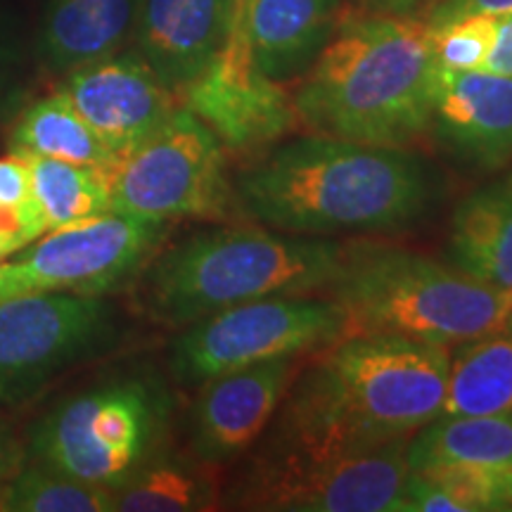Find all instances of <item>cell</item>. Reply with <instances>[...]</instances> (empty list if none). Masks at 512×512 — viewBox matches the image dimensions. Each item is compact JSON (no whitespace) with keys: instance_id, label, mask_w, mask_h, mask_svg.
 Segmentation results:
<instances>
[{"instance_id":"1","label":"cell","mask_w":512,"mask_h":512,"mask_svg":"<svg viewBox=\"0 0 512 512\" xmlns=\"http://www.w3.org/2000/svg\"><path fill=\"white\" fill-rule=\"evenodd\" d=\"M448 349L394 335L339 337L287 389L268 446L339 456L411 439L441 415Z\"/></svg>"},{"instance_id":"2","label":"cell","mask_w":512,"mask_h":512,"mask_svg":"<svg viewBox=\"0 0 512 512\" xmlns=\"http://www.w3.org/2000/svg\"><path fill=\"white\" fill-rule=\"evenodd\" d=\"M242 214L306 238L408 226L432 202V181L403 147L292 138L249 164L233 183Z\"/></svg>"},{"instance_id":"3","label":"cell","mask_w":512,"mask_h":512,"mask_svg":"<svg viewBox=\"0 0 512 512\" xmlns=\"http://www.w3.org/2000/svg\"><path fill=\"white\" fill-rule=\"evenodd\" d=\"M437 62L432 29L415 15H339L292 95L309 133L408 147L430 131Z\"/></svg>"},{"instance_id":"4","label":"cell","mask_w":512,"mask_h":512,"mask_svg":"<svg viewBox=\"0 0 512 512\" xmlns=\"http://www.w3.org/2000/svg\"><path fill=\"white\" fill-rule=\"evenodd\" d=\"M330 299L344 311V337L394 335L453 347L512 323V292L413 249L344 245Z\"/></svg>"},{"instance_id":"5","label":"cell","mask_w":512,"mask_h":512,"mask_svg":"<svg viewBox=\"0 0 512 512\" xmlns=\"http://www.w3.org/2000/svg\"><path fill=\"white\" fill-rule=\"evenodd\" d=\"M342 254V242L273 228L204 230L150 268L143 304L159 323L190 325L254 299L325 290Z\"/></svg>"},{"instance_id":"6","label":"cell","mask_w":512,"mask_h":512,"mask_svg":"<svg viewBox=\"0 0 512 512\" xmlns=\"http://www.w3.org/2000/svg\"><path fill=\"white\" fill-rule=\"evenodd\" d=\"M105 174L112 211L131 219H223L238 204L226 174V147L183 105Z\"/></svg>"},{"instance_id":"7","label":"cell","mask_w":512,"mask_h":512,"mask_svg":"<svg viewBox=\"0 0 512 512\" xmlns=\"http://www.w3.org/2000/svg\"><path fill=\"white\" fill-rule=\"evenodd\" d=\"M159 394L140 380H119L67 399L34 430L43 467L117 489L150 456L162 425Z\"/></svg>"},{"instance_id":"8","label":"cell","mask_w":512,"mask_h":512,"mask_svg":"<svg viewBox=\"0 0 512 512\" xmlns=\"http://www.w3.org/2000/svg\"><path fill=\"white\" fill-rule=\"evenodd\" d=\"M344 337L335 299L278 294L195 320L171 347V370L185 384L283 356L320 351Z\"/></svg>"},{"instance_id":"9","label":"cell","mask_w":512,"mask_h":512,"mask_svg":"<svg viewBox=\"0 0 512 512\" xmlns=\"http://www.w3.org/2000/svg\"><path fill=\"white\" fill-rule=\"evenodd\" d=\"M408 441L368 451L306 456L266 444L249 467L238 501L247 510L401 512Z\"/></svg>"},{"instance_id":"10","label":"cell","mask_w":512,"mask_h":512,"mask_svg":"<svg viewBox=\"0 0 512 512\" xmlns=\"http://www.w3.org/2000/svg\"><path fill=\"white\" fill-rule=\"evenodd\" d=\"M164 223L107 211L48 230L15 261H0V299L22 292L102 294L143 264Z\"/></svg>"},{"instance_id":"11","label":"cell","mask_w":512,"mask_h":512,"mask_svg":"<svg viewBox=\"0 0 512 512\" xmlns=\"http://www.w3.org/2000/svg\"><path fill=\"white\" fill-rule=\"evenodd\" d=\"M110 323L95 294L22 292L0 299V380L38 375L93 347Z\"/></svg>"},{"instance_id":"12","label":"cell","mask_w":512,"mask_h":512,"mask_svg":"<svg viewBox=\"0 0 512 512\" xmlns=\"http://www.w3.org/2000/svg\"><path fill=\"white\" fill-rule=\"evenodd\" d=\"M62 91L117 157L152 136L181 107L178 93L138 53H117L74 69Z\"/></svg>"},{"instance_id":"13","label":"cell","mask_w":512,"mask_h":512,"mask_svg":"<svg viewBox=\"0 0 512 512\" xmlns=\"http://www.w3.org/2000/svg\"><path fill=\"white\" fill-rule=\"evenodd\" d=\"M294 375L297 356H283L202 382L192 408V451L197 458L221 465L247 453L266 432Z\"/></svg>"},{"instance_id":"14","label":"cell","mask_w":512,"mask_h":512,"mask_svg":"<svg viewBox=\"0 0 512 512\" xmlns=\"http://www.w3.org/2000/svg\"><path fill=\"white\" fill-rule=\"evenodd\" d=\"M185 110L202 119L226 150L249 152L275 143L299 124L292 95L259 69L211 64L181 93Z\"/></svg>"},{"instance_id":"15","label":"cell","mask_w":512,"mask_h":512,"mask_svg":"<svg viewBox=\"0 0 512 512\" xmlns=\"http://www.w3.org/2000/svg\"><path fill=\"white\" fill-rule=\"evenodd\" d=\"M430 131L460 162L501 169L512 159V76L437 69Z\"/></svg>"},{"instance_id":"16","label":"cell","mask_w":512,"mask_h":512,"mask_svg":"<svg viewBox=\"0 0 512 512\" xmlns=\"http://www.w3.org/2000/svg\"><path fill=\"white\" fill-rule=\"evenodd\" d=\"M228 0H143L138 55L181 93L209 67L226 41Z\"/></svg>"},{"instance_id":"17","label":"cell","mask_w":512,"mask_h":512,"mask_svg":"<svg viewBox=\"0 0 512 512\" xmlns=\"http://www.w3.org/2000/svg\"><path fill=\"white\" fill-rule=\"evenodd\" d=\"M337 0H254L249 43L254 64L268 79L302 76L337 27Z\"/></svg>"},{"instance_id":"18","label":"cell","mask_w":512,"mask_h":512,"mask_svg":"<svg viewBox=\"0 0 512 512\" xmlns=\"http://www.w3.org/2000/svg\"><path fill=\"white\" fill-rule=\"evenodd\" d=\"M143 0H50L41 27V55L53 72H74L107 60L136 34Z\"/></svg>"},{"instance_id":"19","label":"cell","mask_w":512,"mask_h":512,"mask_svg":"<svg viewBox=\"0 0 512 512\" xmlns=\"http://www.w3.org/2000/svg\"><path fill=\"white\" fill-rule=\"evenodd\" d=\"M448 252L460 271L512 292V176L484 185L458 204Z\"/></svg>"},{"instance_id":"20","label":"cell","mask_w":512,"mask_h":512,"mask_svg":"<svg viewBox=\"0 0 512 512\" xmlns=\"http://www.w3.org/2000/svg\"><path fill=\"white\" fill-rule=\"evenodd\" d=\"M408 467L465 465L512 472V411L439 415L408 441Z\"/></svg>"},{"instance_id":"21","label":"cell","mask_w":512,"mask_h":512,"mask_svg":"<svg viewBox=\"0 0 512 512\" xmlns=\"http://www.w3.org/2000/svg\"><path fill=\"white\" fill-rule=\"evenodd\" d=\"M512 411V323L501 332L460 344L448 356L441 415H498Z\"/></svg>"},{"instance_id":"22","label":"cell","mask_w":512,"mask_h":512,"mask_svg":"<svg viewBox=\"0 0 512 512\" xmlns=\"http://www.w3.org/2000/svg\"><path fill=\"white\" fill-rule=\"evenodd\" d=\"M10 152L53 157L95 169H110L117 159L64 91L46 95L22 112L10 136Z\"/></svg>"},{"instance_id":"23","label":"cell","mask_w":512,"mask_h":512,"mask_svg":"<svg viewBox=\"0 0 512 512\" xmlns=\"http://www.w3.org/2000/svg\"><path fill=\"white\" fill-rule=\"evenodd\" d=\"M512 472L484 467L441 465L411 470L401 496V512L508 510Z\"/></svg>"},{"instance_id":"24","label":"cell","mask_w":512,"mask_h":512,"mask_svg":"<svg viewBox=\"0 0 512 512\" xmlns=\"http://www.w3.org/2000/svg\"><path fill=\"white\" fill-rule=\"evenodd\" d=\"M24 157L29 162L31 188L46 223V233L112 211L105 169L41 155Z\"/></svg>"},{"instance_id":"25","label":"cell","mask_w":512,"mask_h":512,"mask_svg":"<svg viewBox=\"0 0 512 512\" xmlns=\"http://www.w3.org/2000/svg\"><path fill=\"white\" fill-rule=\"evenodd\" d=\"M114 491L119 512H190L216 508V484L185 465L140 467Z\"/></svg>"},{"instance_id":"26","label":"cell","mask_w":512,"mask_h":512,"mask_svg":"<svg viewBox=\"0 0 512 512\" xmlns=\"http://www.w3.org/2000/svg\"><path fill=\"white\" fill-rule=\"evenodd\" d=\"M3 512H110L114 491L67 477L50 467L19 470L0 489Z\"/></svg>"},{"instance_id":"27","label":"cell","mask_w":512,"mask_h":512,"mask_svg":"<svg viewBox=\"0 0 512 512\" xmlns=\"http://www.w3.org/2000/svg\"><path fill=\"white\" fill-rule=\"evenodd\" d=\"M496 19L475 15L432 29V55L437 67L448 72L482 69L494 46Z\"/></svg>"},{"instance_id":"28","label":"cell","mask_w":512,"mask_h":512,"mask_svg":"<svg viewBox=\"0 0 512 512\" xmlns=\"http://www.w3.org/2000/svg\"><path fill=\"white\" fill-rule=\"evenodd\" d=\"M0 209L15 211V214L27 216V219L46 228L41 209L34 200L29 162L27 157L17 155V152H10V157L0 159Z\"/></svg>"},{"instance_id":"29","label":"cell","mask_w":512,"mask_h":512,"mask_svg":"<svg viewBox=\"0 0 512 512\" xmlns=\"http://www.w3.org/2000/svg\"><path fill=\"white\" fill-rule=\"evenodd\" d=\"M254 0H228V27L226 41L214 57L216 62L228 69H252L254 55L249 43V15H252Z\"/></svg>"},{"instance_id":"30","label":"cell","mask_w":512,"mask_h":512,"mask_svg":"<svg viewBox=\"0 0 512 512\" xmlns=\"http://www.w3.org/2000/svg\"><path fill=\"white\" fill-rule=\"evenodd\" d=\"M512 12V0H437L427 12L425 22L430 29L444 27V24L458 22V19L475 17V15H489V17H503Z\"/></svg>"},{"instance_id":"31","label":"cell","mask_w":512,"mask_h":512,"mask_svg":"<svg viewBox=\"0 0 512 512\" xmlns=\"http://www.w3.org/2000/svg\"><path fill=\"white\" fill-rule=\"evenodd\" d=\"M43 233H46V228L41 223L31 221L22 214H15V211L0 209V261L22 252L24 247L41 238Z\"/></svg>"},{"instance_id":"32","label":"cell","mask_w":512,"mask_h":512,"mask_svg":"<svg viewBox=\"0 0 512 512\" xmlns=\"http://www.w3.org/2000/svg\"><path fill=\"white\" fill-rule=\"evenodd\" d=\"M482 69L491 74L512 76V12L496 19L494 46Z\"/></svg>"},{"instance_id":"33","label":"cell","mask_w":512,"mask_h":512,"mask_svg":"<svg viewBox=\"0 0 512 512\" xmlns=\"http://www.w3.org/2000/svg\"><path fill=\"white\" fill-rule=\"evenodd\" d=\"M24 465V451L19 446L15 434H12L10 427H5L0 422V489L10 482L12 477L22 470Z\"/></svg>"},{"instance_id":"34","label":"cell","mask_w":512,"mask_h":512,"mask_svg":"<svg viewBox=\"0 0 512 512\" xmlns=\"http://www.w3.org/2000/svg\"><path fill=\"white\" fill-rule=\"evenodd\" d=\"M437 0H358V12L380 15H415L422 8H432Z\"/></svg>"},{"instance_id":"35","label":"cell","mask_w":512,"mask_h":512,"mask_svg":"<svg viewBox=\"0 0 512 512\" xmlns=\"http://www.w3.org/2000/svg\"><path fill=\"white\" fill-rule=\"evenodd\" d=\"M508 510H512V482H510V494H508Z\"/></svg>"}]
</instances>
